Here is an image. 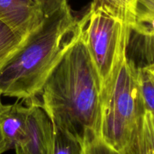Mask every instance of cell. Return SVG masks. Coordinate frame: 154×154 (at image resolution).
Wrapping results in <instances>:
<instances>
[{
	"label": "cell",
	"instance_id": "6da1fadb",
	"mask_svg": "<svg viewBox=\"0 0 154 154\" xmlns=\"http://www.w3.org/2000/svg\"><path fill=\"white\" fill-rule=\"evenodd\" d=\"M101 89L99 75L80 35L33 99L54 127L82 144L87 135L99 136Z\"/></svg>",
	"mask_w": 154,
	"mask_h": 154
},
{
	"label": "cell",
	"instance_id": "7a4b0ae2",
	"mask_svg": "<svg viewBox=\"0 0 154 154\" xmlns=\"http://www.w3.org/2000/svg\"><path fill=\"white\" fill-rule=\"evenodd\" d=\"M80 35L79 22L69 5L44 17L0 68L2 94L24 102L37 97L52 71Z\"/></svg>",
	"mask_w": 154,
	"mask_h": 154
},
{
	"label": "cell",
	"instance_id": "3957f363",
	"mask_svg": "<svg viewBox=\"0 0 154 154\" xmlns=\"http://www.w3.org/2000/svg\"><path fill=\"white\" fill-rule=\"evenodd\" d=\"M137 65L122 53L111 75L101 89L99 137L122 151L145 112L137 79Z\"/></svg>",
	"mask_w": 154,
	"mask_h": 154
},
{
	"label": "cell",
	"instance_id": "277c9868",
	"mask_svg": "<svg viewBox=\"0 0 154 154\" xmlns=\"http://www.w3.org/2000/svg\"><path fill=\"white\" fill-rule=\"evenodd\" d=\"M79 22L81 38L103 87L127 50L131 31L121 15L103 0H93Z\"/></svg>",
	"mask_w": 154,
	"mask_h": 154
},
{
	"label": "cell",
	"instance_id": "5b68a950",
	"mask_svg": "<svg viewBox=\"0 0 154 154\" xmlns=\"http://www.w3.org/2000/svg\"><path fill=\"white\" fill-rule=\"evenodd\" d=\"M29 106L24 137L14 146L15 154H51L54 138L52 123L43 108L33 99Z\"/></svg>",
	"mask_w": 154,
	"mask_h": 154
},
{
	"label": "cell",
	"instance_id": "8992f818",
	"mask_svg": "<svg viewBox=\"0 0 154 154\" xmlns=\"http://www.w3.org/2000/svg\"><path fill=\"white\" fill-rule=\"evenodd\" d=\"M43 19L33 0H0V20L24 38L28 37Z\"/></svg>",
	"mask_w": 154,
	"mask_h": 154
},
{
	"label": "cell",
	"instance_id": "52a82bcc",
	"mask_svg": "<svg viewBox=\"0 0 154 154\" xmlns=\"http://www.w3.org/2000/svg\"><path fill=\"white\" fill-rule=\"evenodd\" d=\"M23 103L0 106V129L9 149L14 148L25 134L29 106Z\"/></svg>",
	"mask_w": 154,
	"mask_h": 154
},
{
	"label": "cell",
	"instance_id": "ba28073f",
	"mask_svg": "<svg viewBox=\"0 0 154 154\" xmlns=\"http://www.w3.org/2000/svg\"><path fill=\"white\" fill-rule=\"evenodd\" d=\"M122 154H154V114L145 111L140 117Z\"/></svg>",
	"mask_w": 154,
	"mask_h": 154
},
{
	"label": "cell",
	"instance_id": "9c48e42d",
	"mask_svg": "<svg viewBox=\"0 0 154 154\" xmlns=\"http://www.w3.org/2000/svg\"><path fill=\"white\" fill-rule=\"evenodd\" d=\"M130 29L154 46V0H142Z\"/></svg>",
	"mask_w": 154,
	"mask_h": 154
},
{
	"label": "cell",
	"instance_id": "30bf717a",
	"mask_svg": "<svg viewBox=\"0 0 154 154\" xmlns=\"http://www.w3.org/2000/svg\"><path fill=\"white\" fill-rule=\"evenodd\" d=\"M137 79L143 109L154 114V63L137 66Z\"/></svg>",
	"mask_w": 154,
	"mask_h": 154
},
{
	"label": "cell",
	"instance_id": "8fae6325",
	"mask_svg": "<svg viewBox=\"0 0 154 154\" xmlns=\"http://www.w3.org/2000/svg\"><path fill=\"white\" fill-rule=\"evenodd\" d=\"M27 38L18 34L0 20V68L22 46Z\"/></svg>",
	"mask_w": 154,
	"mask_h": 154
},
{
	"label": "cell",
	"instance_id": "7c38bea8",
	"mask_svg": "<svg viewBox=\"0 0 154 154\" xmlns=\"http://www.w3.org/2000/svg\"><path fill=\"white\" fill-rule=\"evenodd\" d=\"M51 154H83L82 144L66 132L54 127Z\"/></svg>",
	"mask_w": 154,
	"mask_h": 154
},
{
	"label": "cell",
	"instance_id": "4fadbf2b",
	"mask_svg": "<svg viewBox=\"0 0 154 154\" xmlns=\"http://www.w3.org/2000/svg\"><path fill=\"white\" fill-rule=\"evenodd\" d=\"M115 9L128 26H131L142 0H103Z\"/></svg>",
	"mask_w": 154,
	"mask_h": 154
},
{
	"label": "cell",
	"instance_id": "5bb4252c",
	"mask_svg": "<svg viewBox=\"0 0 154 154\" xmlns=\"http://www.w3.org/2000/svg\"><path fill=\"white\" fill-rule=\"evenodd\" d=\"M82 144L83 154H122L96 135H87Z\"/></svg>",
	"mask_w": 154,
	"mask_h": 154
},
{
	"label": "cell",
	"instance_id": "9a60e30c",
	"mask_svg": "<svg viewBox=\"0 0 154 154\" xmlns=\"http://www.w3.org/2000/svg\"><path fill=\"white\" fill-rule=\"evenodd\" d=\"M44 17L68 5L67 0H33Z\"/></svg>",
	"mask_w": 154,
	"mask_h": 154
},
{
	"label": "cell",
	"instance_id": "2e32d148",
	"mask_svg": "<svg viewBox=\"0 0 154 154\" xmlns=\"http://www.w3.org/2000/svg\"><path fill=\"white\" fill-rule=\"evenodd\" d=\"M8 150H10V149H9L5 139L4 136L2 133L1 129H0V154H2Z\"/></svg>",
	"mask_w": 154,
	"mask_h": 154
},
{
	"label": "cell",
	"instance_id": "e0dca14e",
	"mask_svg": "<svg viewBox=\"0 0 154 154\" xmlns=\"http://www.w3.org/2000/svg\"><path fill=\"white\" fill-rule=\"evenodd\" d=\"M2 93H1V91H0V106H1L2 105V102H1V96H2Z\"/></svg>",
	"mask_w": 154,
	"mask_h": 154
}]
</instances>
